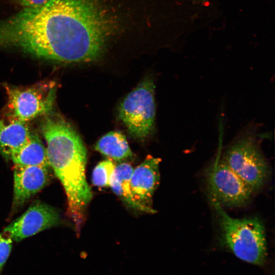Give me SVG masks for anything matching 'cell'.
Here are the masks:
<instances>
[{"mask_svg": "<svg viewBox=\"0 0 275 275\" xmlns=\"http://www.w3.org/2000/svg\"><path fill=\"white\" fill-rule=\"evenodd\" d=\"M206 181L210 199L221 206L240 207L250 201L253 192L222 160L207 171Z\"/></svg>", "mask_w": 275, "mask_h": 275, "instance_id": "obj_7", "label": "cell"}, {"mask_svg": "<svg viewBox=\"0 0 275 275\" xmlns=\"http://www.w3.org/2000/svg\"><path fill=\"white\" fill-rule=\"evenodd\" d=\"M40 128L50 167L64 188L68 212L78 231L92 198L86 178L87 150L76 131L61 120L47 117Z\"/></svg>", "mask_w": 275, "mask_h": 275, "instance_id": "obj_2", "label": "cell"}, {"mask_svg": "<svg viewBox=\"0 0 275 275\" xmlns=\"http://www.w3.org/2000/svg\"><path fill=\"white\" fill-rule=\"evenodd\" d=\"M160 160L149 155L131 174L130 186L133 199L147 208H152V197L159 182Z\"/></svg>", "mask_w": 275, "mask_h": 275, "instance_id": "obj_10", "label": "cell"}, {"mask_svg": "<svg viewBox=\"0 0 275 275\" xmlns=\"http://www.w3.org/2000/svg\"><path fill=\"white\" fill-rule=\"evenodd\" d=\"M49 168L15 165L13 170V208L22 205L48 183Z\"/></svg>", "mask_w": 275, "mask_h": 275, "instance_id": "obj_9", "label": "cell"}, {"mask_svg": "<svg viewBox=\"0 0 275 275\" xmlns=\"http://www.w3.org/2000/svg\"><path fill=\"white\" fill-rule=\"evenodd\" d=\"M253 193L261 188L269 174L268 163L255 139L245 135L234 142L222 159Z\"/></svg>", "mask_w": 275, "mask_h": 275, "instance_id": "obj_4", "label": "cell"}, {"mask_svg": "<svg viewBox=\"0 0 275 275\" xmlns=\"http://www.w3.org/2000/svg\"><path fill=\"white\" fill-rule=\"evenodd\" d=\"M10 159L15 165L50 168L46 148L39 137L33 133L28 142L13 153Z\"/></svg>", "mask_w": 275, "mask_h": 275, "instance_id": "obj_13", "label": "cell"}, {"mask_svg": "<svg viewBox=\"0 0 275 275\" xmlns=\"http://www.w3.org/2000/svg\"><path fill=\"white\" fill-rule=\"evenodd\" d=\"M95 149L102 154L116 161H122L132 156L125 136L118 131H111L101 138Z\"/></svg>", "mask_w": 275, "mask_h": 275, "instance_id": "obj_14", "label": "cell"}, {"mask_svg": "<svg viewBox=\"0 0 275 275\" xmlns=\"http://www.w3.org/2000/svg\"><path fill=\"white\" fill-rule=\"evenodd\" d=\"M155 86L150 78H145L120 105L119 116L131 136L144 140L154 131Z\"/></svg>", "mask_w": 275, "mask_h": 275, "instance_id": "obj_5", "label": "cell"}, {"mask_svg": "<svg viewBox=\"0 0 275 275\" xmlns=\"http://www.w3.org/2000/svg\"><path fill=\"white\" fill-rule=\"evenodd\" d=\"M18 2L25 8H34L40 7L44 5L48 0H17Z\"/></svg>", "mask_w": 275, "mask_h": 275, "instance_id": "obj_17", "label": "cell"}, {"mask_svg": "<svg viewBox=\"0 0 275 275\" xmlns=\"http://www.w3.org/2000/svg\"><path fill=\"white\" fill-rule=\"evenodd\" d=\"M3 85L7 95L10 119L27 123L48 114L53 108L56 91L54 84L42 83L26 87Z\"/></svg>", "mask_w": 275, "mask_h": 275, "instance_id": "obj_6", "label": "cell"}, {"mask_svg": "<svg viewBox=\"0 0 275 275\" xmlns=\"http://www.w3.org/2000/svg\"><path fill=\"white\" fill-rule=\"evenodd\" d=\"M132 166L122 163L115 167L110 180V185L113 192L128 207L138 211L154 213L153 208L144 207L133 199L130 186V179L133 172Z\"/></svg>", "mask_w": 275, "mask_h": 275, "instance_id": "obj_12", "label": "cell"}, {"mask_svg": "<svg viewBox=\"0 0 275 275\" xmlns=\"http://www.w3.org/2000/svg\"><path fill=\"white\" fill-rule=\"evenodd\" d=\"M77 63L96 61L118 42L156 33L158 0H64Z\"/></svg>", "mask_w": 275, "mask_h": 275, "instance_id": "obj_1", "label": "cell"}, {"mask_svg": "<svg viewBox=\"0 0 275 275\" xmlns=\"http://www.w3.org/2000/svg\"><path fill=\"white\" fill-rule=\"evenodd\" d=\"M195 2H196L198 3H201L202 4H206L207 0H194Z\"/></svg>", "mask_w": 275, "mask_h": 275, "instance_id": "obj_18", "label": "cell"}, {"mask_svg": "<svg viewBox=\"0 0 275 275\" xmlns=\"http://www.w3.org/2000/svg\"><path fill=\"white\" fill-rule=\"evenodd\" d=\"M58 211L49 205L37 201L3 230L12 240L21 241L59 224Z\"/></svg>", "mask_w": 275, "mask_h": 275, "instance_id": "obj_8", "label": "cell"}, {"mask_svg": "<svg viewBox=\"0 0 275 275\" xmlns=\"http://www.w3.org/2000/svg\"><path fill=\"white\" fill-rule=\"evenodd\" d=\"M12 247V239L6 234L0 233V270L8 259Z\"/></svg>", "mask_w": 275, "mask_h": 275, "instance_id": "obj_16", "label": "cell"}, {"mask_svg": "<svg viewBox=\"0 0 275 275\" xmlns=\"http://www.w3.org/2000/svg\"><path fill=\"white\" fill-rule=\"evenodd\" d=\"M115 165L111 160L100 162L92 173L93 184L98 187H107L110 185V180Z\"/></svg>", "mask_w": 275, "mask_h": 275, "instance_id": "obj_15", "label": "cell"}, {"mask_svg": "<svg viewBox=\"0 0 275 275\" xmlns=\"http://www.w3.org/2000/svg\"><path fill=\"white\" fill-rule=\"evenodd\" d=\"M210 200L218 217L224 244L242 261L257 265L264 264L267 243L262 222L256 217L233 218L218 202Z\"/></svg>", "mask_w": 275, "mask_h": 275, "instance_id": "obj_3", "label": "cell"}, {"mask_svg": "<svg viewBox=\"0 0 275 275\" xmlns=\"http://www.w3.org/2000/svg\"><path fill=\"white\" fill-rule=\"evenodd\" d=\"M32 133L26 123L0 120V153L10 159L12 155L28 142Z\"/></svg>", "mask_w": 275, "mask_h": 275, "instance_id": "obj_11", "label": "cell"}]
</instances>
